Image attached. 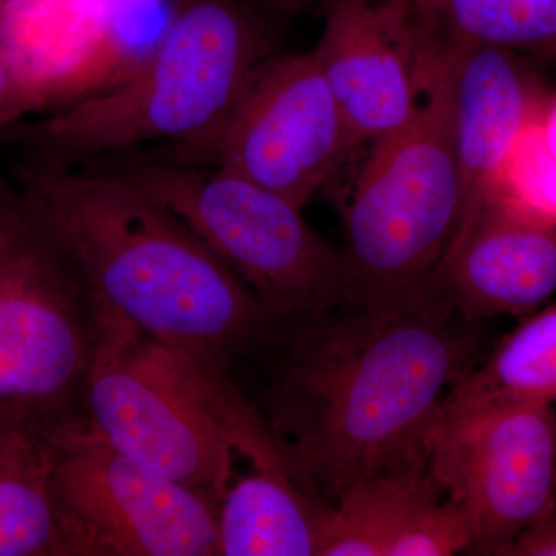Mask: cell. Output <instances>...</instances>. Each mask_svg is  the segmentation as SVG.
I'll list each match as a JSON object with an SVG mask.
<instances>
[{
    "mask_svg": "<svg viewBox=\"0 0 556 556\" xmlns=\"http://www.w3.org/2000/svg\"><path fill=\"white\" fill-rule=\"evenodd\" d=\"M270 391L268 426L325 503L427 460L442 402L477 364L475 324L445 306L300 318Z\"/></svg>",
    "mask_w": 556,
    "mask_h": 556,
    "instance_id": "1",
    "label": "cell"
},
{
    "mask_svg": "<svg viewBox=\"0 0 556 556\" xmlns=\"http://www.w3.org/2000/svg\"><path fill=\"white\" fill-rule=\"evenodd\" d=\"M27 177L24 218L97 313L219 367L273 328L236 274L134 182L60 161Z\"/></svg>",
    "mask_w": 556,
    "mask_h": 556,
    "instance_id": "2",
    "label": "cell"
},
{
    "mask_svg": "<svg viewBox=\"0 0 556 556\" xmlns=\"http://www.w3.org/2000/svg\"><path fill=\"white\" fill-rule=\"evenodd\" d=\"M270 24L247 0H174L159 38L129 73L36 127L60 163L149 142L189 149L208 137L269 58Z\"/></svg>",
    "mask_w": 556,
    "mask_h": 556,
    "instance_id": "3",
    "label": "cell"
},
{
    "mask_svg": "<svg viewBox=\"0 0 556 556\" xmlns=\"http://www.w3.org/2000/svg\"><path fill=\"white\" fill-rule=\"evenodd\" d=\"M80 390L108 444L217 503L236 460L274 438L225 367L97 311Z\"/></svg>",
    "mask_w": 556,
    "mask_h": 556,
    "instance_id": "4",
    "label": "cell"
},
{
    "mask_svg": "<svg viewBox=\"0 0 556 556\" xmlns=\"http://www.w3.org/2000/svg\"><path fill=\"white\" fill-rule=\"evenodd\" d=\"M342 215L358 308L444 306L434 280L459 226L463 190L441 56L428 65L415 118L375 142Z\"/></svg>",
    "mask_w": 556,
    "mask_h": 556,
    "instance_id": "5",
    "label": "cell"
},
{
    "mask_svg": "<svg viewBox=\"0 0 556 556\" xmlns=\"http://www.w3.org/2000/svg\"><path fill=\"white\" fill-rule=\"evenodd\" d=\"M84 164L126 178L170 208L274 320L357 308L346 252L318 236L285 197L217 167L137 150Z\"/></svg>",
    "mask_w": 556,
    "mask_h": 556,
    "instance_id": "6",
    "label": "cell"
},
{
    "mask_svg": "<svg viewBox=\"0 0 556 556\" xmlns=\"http://www.w3.org/2000/svg\"><path fill=\"white\" fill-rule=\"evenodd\" d=\"M72 556L218 555V503L113 448L83 420L49 430Z\"/></svg>",
    "mask_w": 556,
    "mask_h": 556,
    "instance_id": "7",
    "label": "cell"
},
{
    "mask_svg": "<svg viewBox=\"0 0 556 556\" xmlns=\"http://www.w3.org/2000/svg\"><path fill=\"white\" fill-rule=\"evenodd\" d=\"M93 336L89 299L27 219L0 232V416L40 427L67 417Z\"/></svg>",
    "mask_w": 556,
    "mask_h": 556,
    "instance_id": "8",
    "label": "cell"
},
{
    "mask_svg": "<svg viewBox=\"0 0 556 556\" xmlns=\"http://www.w3.org/2000/svg\"><path fill=\"white\" fill-rule=\"evenodd\" d=\"M354 144L313 51L266 58L186 163L217 167L305 208ZM185 163V161H182Z\"/></svg>",
    "mask_w": 556,
    "mask_h": 556,
    "instance_id": "9",
    "label": "cell"
},
{
    "mask_svg": "<svg viewBox=\"0 0 556 556\" xmlns=\"http://www.w3.org/2000/svg\"><path fill=\"white\" fill-rule=\"evenodd\" d=\"M427 464L445 495L470 518V554L507 556L551 503L556 409L517 404L434 420Z\"/></svg>",
    "mask_w": 556,
    "mask_h": 556,
    "instance_id": "10",
    "label": "cell"
},
{
    "mask_svg": "<svg viewBox=\"0 0 556 556\" xmlns=\"http://www.w3.org/2000/svg\"><path fill=\"white\" fill-rule=\"evenodd\" d=\"M314 47L351 141H379L415 118L428 58L408 0H331Z\"/></svg>",
    "mask_w": 556,
    "mask_h": 556,
    "instance_id": "11",
    "label": "cell"
},
{
    "mask_svg": "<svg viewBox=\"0 0 556 556\" xmlns=\"http://www.w3.org/2000/svg\"><path fill=\"white\" fill-rule=\"evenodd\" d=\"M434 285L470 321L540 309L556 291V212L489 197L457 226Z\"/></svg>",
    "mask_w": 556,
    "mask_h": 556,
    "instance_id": "12",
    "label": "cell"
},
{
    "mask_svg": "<svg viewBox=\"0 0 556 556\" xmlns=\"http://www.w3.org/2000/svg\"><path fill=\"white\" fill-rule=\"evenodd\" d=\"M441 58L464 222L489 199L519 138L546 110L552 91L515 50L470 47Z\"/></svg>",
    "mask_w": 556,
    "mask_h": 556,
    "instance_id": "13",
    "label": "cell"
},
{
    "mask_svg": "<svg viewBox=\"0 0 556 556\" xmlns=\"http://www.w3.org/2000/svg\"><path fill=\"white\" fill-rule=\"evenodd\" d=\"M237 460L248 466L219 496L218 555L320 556L331 504L300 481L280 448Z\"/></svg>",
    "mask_w": 556,
    "mask_h": 556,
    "instance_id": "14",
    "label": "cell"
},
{
    "mask_svg": "<svg viewBox=\"0 0 556 556\" xmlns=\"http://www.w3.org/2000/svg\"><path fill=\"white\" fill-rule=\"evenodd\" d=\"M49 430L0 416V556H72L51 486Z\"/></svg>",
    "mask_w": 556,
    "mask_h": 556,
    "instance_id": "15",
    "label": "cell"
},
{
    "mask_svg": "<svg viewBox=\"0 0 556 556\" xmlns=\"http://www.w3.org/2000/svg\"><path fill=\"white\" fill-rule=\"evenodd\" d=\"M556 402V302L527 314L448 391L437 420L481 409Z\"/></svg>",
    "mask_w": 556,
    "mask_h": 556,
    "instance_id": "16",
    "label": "cell"
},
{
    "mask_svg": "<svg viewBox=\"0 0 556 556\" xmlns=\"http://www.w3.org/2000/svg\"><path fill=\"white\" fill-rule=\"evenodd\" d=\"M408 5L428 58L470 47H556V0H408Z\"/></svg>",
    "mask_w": 556,
    "mask_h": 556,
    "instance_id": "17",
    "label": "cell"
},
{
    "mask_svg": "<svg viewBox=\"0 0 556 556\" xmlns=\"http://www.w3.org/2000/svg\"><path fill=\"white\" fill-rule=\"evenodd\" d=\"M439 486L427 460L362 479L329 506L320 556H387L405 519Z\"/></svg>",
    "mask_w": 556,
    "mask_h": 556,
    "instance_id": "18",
    "label": "cell"
},
{
    "mask_svg": "<svg viewBox=\"0 0 556 556\" xmlns=\"http://www.w3.org/2000/svg\"><path fill=\"white\" fill-rule=\"evenodd\" d=\"M471 544L470 518L439 486L405 519L387 556H448L470 552Z\"/></svg>",
    "mask_w": 556,
    "mask_h": 556,
    "instance_id": "19",
    "label": "cell"
},
{
    "mask_svg": "<svg viewBox=\"0 0 556 556\" xmlns=\"http://www.w3.org/2000/svg\"><path fill=\"white\" fill-rule=\"evenodd\" d=\"M507 556H556V481L546 510L515 541Z\"/></svg>",
    "mask_w": 556,
    "mask_h": 556,
    "instance_id": "20",
    "label": "cell"
},
{
    "mask_svg": "<svg viewBox=\"0 0 556 556\" xmlns=\"http://www.w3.org/2000/svg\"><path fill=\"white\" fill-rule=\"evenodd\" d=\"M30 108H36L35 98L0 51V119L10 118Z\"/></svg>",
    "mask_w": 556,
    "mask_h": 556,
    "instance_id": "21",
    "label": "cell"
},
{
    "mask_svg": "<svg viewBox=\"0 0 556 556\" xmlns=\"http://www.w3.org/2000/svg\"><path fill=\"white\" fill-rule=\"evenodd\" d=\"M331 0H255L252 5L263 14V16L285 20V17L294 16L300 11L311 9L324 10Z\"/></svg>",
    "mask_w": 556,
    "mask_h": 556,
    "instance_id": "22",
    "label": "cell"
},
{
    "mask_svg": "<svg viewBox=\"0 0 556 556\" xmlns=\"http://www.w3.org/2000/svg\"><path fill=\"white\" fill-rule=\"evenodd\" d=\"M541 131L556 166V90L548 98L547 108L540 119Z\"/></svg>",
    "mask_w": 556,
    "mask_h": 556,
    "instance_id": "23",
    "label": "cell"
},
{
    "mask_svg": "<svg viewBox=\"0 0 556 556\" xmlns=\"http://www.w3.org/2000/svg\"><path fill=\"white\" fill-rule=\"evenodd\" d=\"M10 2L11 0H0V11L5 9V7L9 5Z\"/></svg>",
    "mask_w": 556,
    "mask_h": 556,
    "instance_id": "24",
    "label": "cell"
},
{
    "mask_svg": "<svg viewBox=\"0 0 556 556\" xmlns=\"http://www.w3.org/2000/svg\"><path fill=\"white\" fill-rule=\"evenodd\" d=\"M552 50H556V47H554V49H552Z\"/></svg>",
    "mask_w": 556,
    "mask_h": 556,
    "instance_id": "25",
    "label": "cell"
}]
</instances>
